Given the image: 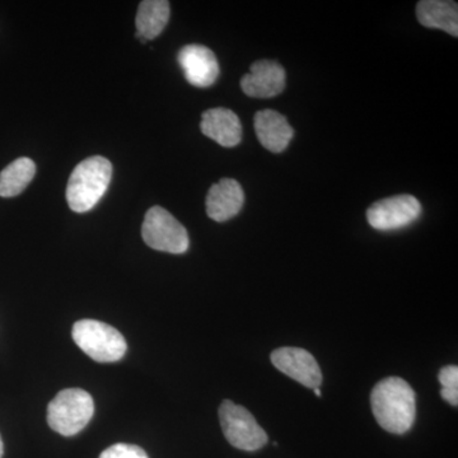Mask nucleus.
I'll return each mask as SVG.
<instances>
[{
    "label": "nucleus",
    "instance_id": "obj_1",
    "mask_svg": "<svg viewBox=\"0 0 458 458\" xmlns=\"http://www.w3.org/2000/svg\"><path fill=\"white\" fill-rule=\"evenodd\" d=\"M370 409L386 432L403 434L411 429L417 415L415 393L400 377H387L370 393Z\"/></svg>",
    "mask_w": 458,
    "mask_h": 458
},
{
    "label": "nucleus",
    "instance_id": "obj_2",
    "mask_svg": "<svg viewBox=\"0 0 458 458\" xmlns=\"http://www.w3.org/2000/svg\"><path fill=\"white\" fill-rule=\"evenodd\" d=\"M113 165L101 156L89 157L72 172L66 186V201L75 213H86L106 194Z\"/></svg>",
    "mask_w": 458,
    "mask_h": 458
},
{
    "label": "nucleus",
    "instance_id": "obj_3",
    "mask_svg": "<svg viewBox=\"0 0 458 458\" xmlns=\"http://www.w3.org/2000/svg\"><path fill=\"white\" fill-rule=\"evenodd\" d=\"M95 414L92 396L82 388H65L47 406V423L64 437L75 436L89 426Z\"/></svg>",
    "mask_w": 458,
    "mask_h": 458
},
{
    "label": "nucleus",
    "instance_id": "obj_4",
    "mask_svg": "<svg viewBox=\"0 0 458 458\" xmlns=\"http://www.w3.org/2000/svg\"><path fill=\"white\" fill-rule=\"evenodd\" d=\"M72 336L74 343L98 363L120 360L128 349L125 337L119 330L98 319L75 322Z\"/></svg>",
    "mask_w": 458,
    "mask_h": 458
},
{
    "label": "nucleus",
    "instance_id": "obj_5",
    "mask_svg": "<svg viewBox=\"0 0 458 458\" xmlns=\"http://www.w3.org/2000/svg\"><path fill=\"white\" fill-rule=\"evenodd\" d=\"M141 237L150 249L168 254H185L190 246L186 228L162 207L148 210L141 225Z\"/></svg>",
    "mask_w": 458,
    "mask_h": 458
},
{
    "label": "nucleus",
    "instance_id": "obj_6",
    "mask_svg": "<svg viewBox=\"0 0 458 458\" xmlns=\"http://www.w3.org/2000/svg\"><path fill=\"white\" fill-rule=\"evenodd\" d=\"M219 421L229 445L241 451L254 452L267 445V434L254 415L243 406L225 400L219 408Z\"/></svg>",
    "mask_w": 458,
    "mask_h": 458
},
{
    "label": "nucleus",
    "instance_id": "obj_7",
    "mask_svg": "<svg viewBox=\"0 0 458 458\" xmlns=\"http://www.w3.org/2000/svg\"><path fill=\"white\" fill-rule=\"evenodd\" d=\"M421 205L411 195H396L377 201L367 210L370 227L377 231H394L417 221Z\"/></svg>",
    "mask_w": 458,
    "mask_h": 458
},
{
    "label": "nucleus",
    "instance_id": "obj_8",
    "mask_svg": "<svg viewBox=\"0 0 458 458\" xmlns=\"http://www.w3.org/2000/svg\"><path fill=\"white\" fill-rule=\"evenodd\" d=\"M271 363L276 369L291 377L304 387L319 388L322 372L315 357L302 348L284 346L276 349L270 355Z\"/></svg>",
    "mask_w": 458,
    "mask_h": 458
},
{
    "label": "nucleus",
    "instance_id": "obj_9",
    "mask_svg": "<svg viewBox=\"0 0 458 458\" xmlns=\"http://www.w3.org/2000/svg\"><path fill=\"white\" fill-rule=\"evenodd\" d=\"M177 62L186 81L199 89H207L216 83L219 64L216 54L204 45H186L179 51Z\"/></svg>",
    "mask_w": 458,
    "mask_h": 458
},
{
    "label": "nucleus",
    "instance_id": "obj_10",
    "mask_svg": "<svg viewBox=\"0 0 458 458\" xmlns=\"http://www.w3.org/2000/svg\"><path fill=\"white\" fill-rule=\"evenodd\" d=\"M245 95L255 98H271L285 89V71L273 60H259L251 65V72L241 80Z\"/></svg>",
    "mask_w": 458,
    "mask_h": 458
},
{
    "label": "nucleus",
    "instance_id": "obj_11",
    "mask_svg": "<svg viewBox=\"0 0 458 458\" xmlns=\"http://www.w3.org/2000/svg\"><path fill=\"white\" fill-rule=\"evenodd\" d=\"M245 203L242 186L233 179L214 183L207 197V214L216 222H227L236 216Z\"/></svg>",
    "mask_w": 458,
    "mask_h": 458
},
{
    "label": "nucleus",
    "instance_id": "obj_12",
    "mask_svg": "<svg viewBox=\"0 0 458 458\" xmlns=\"http://www.w3.org/2000/svg\"><path fill=\"white\" fill-rule=\"evenodd\" d=\"M201 132L219 146L233 148L242 140V125L233 111L225 107L210 108L201 116Z\"/></svg>",
    "mask_w": 458,
    "mask_h": 458
},
{
    "label": "nucleus",
    "instance_id": "obj_13",
    "mask_svg": "<svg viewBox=\"0 0 458 458\" xmlns=\"http://www.w3.org/2000/svg\"><path fill=\"white\" fill-rule=\"evenodd\" d=\"M254 125L262 147L273 153L284 152L293 138V128L278 111H259L255 114Z\"/></svg>",
    "mask_w": 458,
    "mask_h": 458
},
{
    "label": "nucleus",
    "instance_id": "obj_14",
    "mask_svg": "<svg viewBox=\"0 0 458 458\" xmlns=\"http://www.w3.org/2000/svg\"><path fill=\"white\" fill-rule=\"evenodd\" d=\"M419 22L428 29L443 30L454 38L458 36V7L456 2L423 0L417 5Z\"/></svg>",
    "mask_w": 458,
    "mask_h": 458
},
{
    "label": "nucleus",
    "instance_id": "obj_15",
    "mask_svg": "<svg viewBox=\"0 0 458 458\" xmlns=\"http://www.w3.org/2000/svg\"><path fill=\"white\" fill-rule=\"evenodd\" d=\"M170 20V3L165 0H143L138 8L135 26L137 38L147 44L161 35Z\"/></svg>",
    "mask_w": 458,
    "mask_h": 458
},
{
    "label": "nucleus",
    "instance_id": "obj_16",
    "mask_svg": "<svg viewBox=\"0 0 458 458\" xmlns=\"http://www.w3.org/2000/svg\"><path fill=\"white\" fill-rule=\"evenodd\" d=\"M36 174L32 159L21 157L0 172V197L14 198L25 191Z\"/></svg>",
    "mask_w": 458,
    "mask_h": 458
},
{
    "label": "nucleus",
    "instance_id": "obj_17",
    "mask_svg": "<svg viewBox=\"0 0 458 458\" xmlns=\"http://www.w3.org/2000/svg\"><path fill=\"white\" fill-rule=\"evenodd\" d=\"M439 384L442 385L441 396L450 405L458 406V367L445 366L439 370Z\"/></svg>",
    "mask_w": 458,
    "mask_h": 458
},
{
    "label": "nucleus",
    "instance_id": "obj_18",
    "mask_svg": "<svg viewBox=\"0 0 458 458\" xmlns=\"http://www.w3.org/2000/svg\"><path fill=\"white\" fill-rule=\"evenodd\" d=\"M99 458H149L143 448L134 445L117 443L102 452Z\"/></svg>",
    "mask_w": 458,
    "mask_h": 458
},
{
    "label": "nucleus",
    "instance_id": "obj_19",
    "mask_svg": "<svg viewBox=\"0 0 458 458\" xmlns=\"http://www.w3.org/2000/svg\"><path fill=\"white\" fill-rule=\"evenodd\" d=\"M3 454H4V445H3L2 437H0V458L3 457Z\"/></svg>",
    "mask_w": 458,
    "mask_h": 458
},
{
    "label": "nucleus",
    "instance_id": "obj_20",
    "mask_svg": "<svg viewBox=\"0 0 458 458\" xmlns=\"http://www.w3.org/2000/svg\"><path fill=\"white\" fill-rule=\"evenodd\" d=\"M315 394H316V396H321V391H319V388H315Z\"/></svg>",
    "mask_w": 458,
    "mask_h": 458
}]
</instances>
